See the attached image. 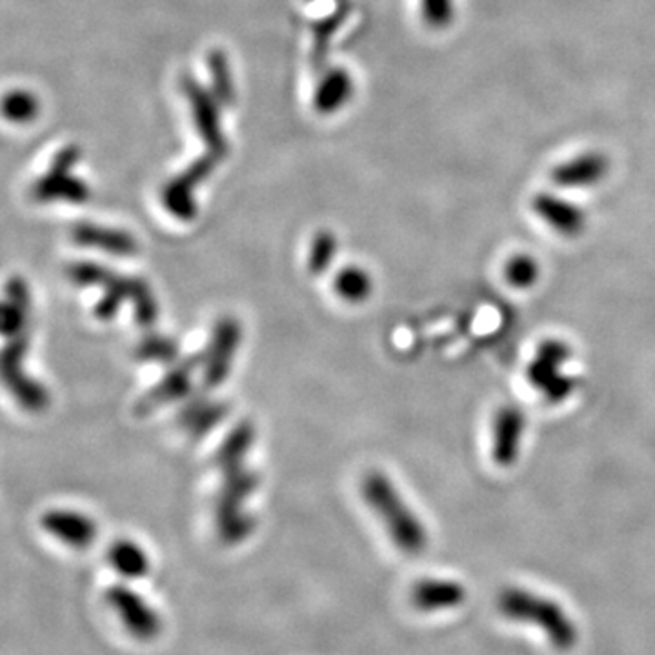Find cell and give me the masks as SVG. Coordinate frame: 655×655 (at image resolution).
I'll return each mask as SVG.
<instances>
[{
  "mask_svg": "<svg viewBox=\"0 0 655 655\" xmlns=\"http://www.w3.org/2000/svg\"><path fill=\"white\" fill-rule=\"evenodd\" d=\"M254 440L256 428L250 420H240L225 437L216 454V465L222 476L216 506V526L225 545H239L256 530V520L245 510L246 500L254 496L259 486L256 472L246 465Z\"/></svg>",
  "mask_w": 655,
  "mask_h": 655,
  "instance_id": "cell-1",
  "label": "cell"
},
{
  "mask_svg": "<svg viewBox=\"0 0 655 655\" xmlns=\"http://www.w3.org/2000/svg\"><path fill=\"white\" fill-rule=\"evenodd\" d=\"M68 277L79 286H100L105 294L96 306V316L100 320H111L119 314L126 300L133 305L136 320L142 328L156 325L159 317V305L146 280L139 277H125L110 268L79 260L68 268Z\"/></svg>",
  "mask_w": 655,
  "mask_h": 655,
  "instance_id": "cell-2",
  "label": "cell"
},
{
  "mask_svg": "<svg viewBox=\"0 0 655 655\" xmlns=\"http://www.w3.org/2000/svg\"><path fill=\"white\" fill-rule=\"evenodd\" d=\"M360 490L400 552H405L406 556H419L426 550L428 532L410 506L406 505L405 497L400 496L390 477L383 472H370L363 479Z\"/></svg>",
  "mask_w": 655,
  "mask_h": 655,
  "instance_id": "cell-3",
  "label": "cell"
},
{
  "mask_svg": "<svg viewBox=\"0 0 655 655\" xmlns=\"http://www.w3.org/2000/svg\"><path fill=\"white\" fill-rule=\"evenodd\" d=\"M497 605L508 619L537 625L557 651H570L577 643L576 625L556 601L523 588H506Z\"/></svg>",
  "mask_w": 655,
  "mask_h": 655,
  "instance_id": "cell-4",
  "label": "cell"
},
{
  "mask_svg": "<svg viewBox=\"0 0 655 655\" xmlns=\"http://www.w3.org/2000/svg\"><path fill=\"white\" fill-rule=\"evenodd\" d=\"M570 359L572 348L566 343L559 339L543 340L526 370L530 385L552 405H559L576 390V379L563 371Z\"/></svg>",
  "mask_w": 655,
  "mask_h": 655,
  "instance_id": "cell-5",
  "label": "cell"
},
{
  "mask_svg": "<svg viewBox=\"0 0 655 655\" xmlns=\"http://www.w3.org/2000/svg\"><path fill=\"white\" fill-rule=\"evenodd\" d=\"M28 346H30V336L20 334V336L10 337V343L6 345L2 351V379L6 386L10 388L11 396L16 397L26 411L30 414H40L50 405V394L46 386L40 385L39 380L28 376L24 370V359L28 356Z\"/></svg>",
  "mask_w": 655,
  "mask_h": 655,
  "instance_id": "cell-6",
  "label": "cell"
},
{
  "mask_svg": "<svg viewBox=\"0 0 655 655\" xmlns=\"http://www.w3.org/2000/svg\"><path fill=\"white\" fill-rule=\"evenodd\" d=\"M79 146L68 145L53 157L50 170L37 180L31 193L40 202L64 200L71 205H82L90 199V186L79 177L71 176L73 166L79 162Z\"/></svg>",
  "mask_w": 655,
  "mask_h": 655,
  "instance_id": "cell-7",
  "label": "cell"
},
{
  "mask_svg": "<svg viewBox=\"0 0 655 655\" xmlns=\"http://www.w3.org/2000/svg\"><path fill=\"white\" fill-rule=\"evenodd\" d=\"M611 173V156L606 151L591 148L557 162L550 170V182L559 191L591 190L603 185Z\"/></svg>",
  "mask_w": 655,
  "mask_h": 655,
  "instance_id": "cell-8",
  "label": "cell"
},
{
  "mask_svg": "<svg viewBox=\"0 0 655 655\" xmlns=\"http://www.w3.org/2000/svg\"><path fill=\"white\" fill-rule=\"evenodd\" d=\"M106 601L131 637L142 643H150L160 636L162 619L159 612L140 596L139 592L130 586H111L106 592Z\"/></svg>",
  "mask_w": 655,
  "mask_h": 655,
  "instance_id": "cell-9",
  "label": "cell"
},
{
  "mask_svg": "<svg viewBox=\"0 0 655 655\" xmlns=\"http://www.w3.org/2000/svg\"><path fill=\"white\" fill-rule=\"evenodd\" d=\"M219 162L220 159L206 151L205 156L193 160L185 171H180L179 176L168 180L160 191V199L166 210L182 222L196 219L197 186L202 185L211 176V171L216 170Z\"/></svg>",
  "mask_w": 655,
  "mask_h": 655,
  "instance_id": "cell-10",
  "label": "cell"
},
{
  "mask_svg": "<svg viewBox=\"0 0 655 655\" xmlns=\"http://www.w3.org/2000/svg\"><path fill=\"white\" fill-rule=\"evenodd\" d=\"M240 339H242V330H240L239 320L234 317H222L217 320L216 328L211 331L210 343L202 354V363H200L202 385L208 390L219 388L230 376Z\"/></svg>",
  "mask_w": 655,
  "mask_h": 655,
  "instance_id": "cell-11",
  "label": "cell"
},
{
  "mask_svg": "<svg viewBox=\"0 0 655 655\" xmlns=\"http://www.w3.org/2000/svg\"><path fill=\"white\" fill-rule=\"evenodd\" d=\"M182 91L186 99L190 102L193 125L200 139L205 140L208 153L225 159L228 153V142H226L222 126H220V102L210 91H206L193 77H182Z\"/></svg>",
  "mask_w": 655,
  "mask_h": 655,
  "instance_id": "cell-12",
  "label": "cell"
},
{
  "mask_svg": "<svg viewBox=\"0 0 655 655\" xmlns=\"http://www.w3.org/2000/svg\"><path fill=\"white\" fill-rule=\"evenodd\" d=\"M530 208L534 216L545 222L557 236L577 239L588 226V214L577 202L559 193V190L537 191L532 197Z\"/></svg>",
  "mask_w": 655,
  "mask_h": 655,
  "instance_id": "cell-13",
  "label": "cell"
},
{
  "mask_svg": "<svg viewBox=\"0 0 655 655\" xmlns=\"http://www.w3.org/2000/svg\"><path fill=\"white\" fill-rule=\"evenodd\" d=\"M200 363H202V356L186 357V359L173 363L170 370L166 371V376L137 400V414L150 416L162 406L190 396L191 383H193L197 368H200Z\"/></svg>",
  "mask_w": 655,
  "mask_h": 655,
  "instance_id": "cell-14",
  "label": "cell"
},
{
  "mask_svg": "<svg viewBox=\"0 0 655 655\" xmlns=\"http://www.w3.org/2000/svg\"><path fill=\"white\" fill-rule=\"evenodd\" d=\"M526 416L519 406H500L492 423V459L500 468H510L519 459Z\"/></svg>",
  "mask_w": 655,
  "mask_h": 655,
  "instance_id": "cell-15",
  "label": "cell"
},
{
  "mask_svg": "<svg viewBox=\"0 0 655 655\" xmlns=\"http://www.w3.org/2000/svg\"><path fill=\"white\" fill-rule=\"evenodd\" d=\"M40 526L50 536L71 548H88L97 539L96 520L73 510H50L40 517Z\"/></svg>",
  "mask_w": 655,
  "mask_h": 655,
  "instance_id": "cell-16",
  "label": "cell"
},
{
  "mask_svg": "<svg viewBox=\"0 0 655 655\" xmlns=\"http://www.w3.org/2000/svg\"><path fill=\"white\" fill-rule=\"evenodd\" d=\"M71 239L76 245L91 250L105 251L108 256L131 257L139 251L136 237L125 230H117L110 226L80 222L71 230Z\"/></svg>",
  "mask_w": 655,
  "mask_h": 655,
  "instance_id": "cell-17",
  "label": "cell"
},
{
  "mask_svg": "<svg viewBox=\"0 0 655 655\" xmlns=\"http://www.w3.org/2000/svg\"><path fill=\"white\" fill-rule=\"evenodd\" d=\"M228 416V405L208 396L191 397L179 411V425L191 439H202Z\"/></svg>",
  "mask_w": 655,
  "mask_h": 655,
  "instance_id": "cell-18",
  "label": "cell"
},
{
  "mask_svg": "<svg viewBox=\"0 0 655 655\" xmlns=\"http://www.w3.org/2000/svg\"><path fill=\"white\" fill-rule=\"evenodd\" d=\"M356 91V82L345 68H330L320 73L319 85L314 93V108L320 116H331L343 110Z\"/></svg>",
  "mask_w": 655,
  "mask_h": 655,
  "instance_id": "cell-19",
  "label": "cell"
},
{
  "mask_svg": "<svg viewBox=\"0 0 655 655\" xmlns=\"http://www.w3.org/2000/svg\"><path fill=\"white\" fill-rule=\"evenodd\" d=\"M465 586L450 579H423L411 588V603L420 612L448 611L465 601Z\"/></svg>",
  "mask_w": 655,
  "mask_h": 655,
  "instance_id": "cell-20",
  "label": "cell"
},
{
  "mask_svg": "<svg viewBox=\"0 0 655 655\" xmlns=\"http://www.w3.org/2000/svg\"><path fill=\"white\" fill-rule=\"evenodd\" d=\"M31 296L28 285L20 277H13L6 288V300L2 306V334L10 337L24 334L30 317Z\"/></svg>",
  "mask_w": 655,
  "mask_h": 655,
  "instance_id": "cell-21",
  "label": "cell"
},
{
  "mask_svg": "<svg viewBox=\"0 0 655 655\" xmlns=\"http://www.w3.org/2000/svg\"><path fill=\"white\" fill-rule=\"evenodd\" d=\"M108 559L113 570L125 579H142L150 574V557L136 540L120 539L110 546Z\"/></svg>",
  "mask_w": 655,
  "mask_h": 655,
  "instance_id": "cell-22",
  "label": "cell"
},
{
  "mask_svg": "<svg viewBox=\"0 0 655 655\" xmlns=\"http://www.w3.org/2000/svg\"><path fill=\"white\" fill-rule=\"evenodd\" d=\"M337 296L345 299L346 302H363L368 299L374 291V280L370 274L360 268V266H346L337 274L334 280Z\"/></svg>",
  "mask_w": 655,
  "mask_h": 655,
  "instance_id": "cell-23",
  "label": "cell"
},
{
  "mask_svg": "<svg viewBox=\"0 0 655 655\" xmlns=\"http://www.w3.org/2000/svg\"><path fill=\"white\" fill-rule=\"evenodd\" d=\"M208 68H210L214 96L217 97L220 106L230 108L236 102V88H234L230 66H228V59H226L225 53L220 50L210 51V56H208Z\"/></svg>",
  "mask_w": 655,
  "mask_h": 655,
  "instance_id": "cell-24",
  "label": "cell"
},
{
  "mask_svg": "<svg viewBox=\"0 0 655 655\" xmlns=\"http://www.w3.org/2000/svg\"><path fill=\"white\" fill-rule=\"evenodd\" d=\"M346 16H348V4H340L330 17L317 22L316 30H314V48H311V64L317 70L325 64L331 37L336 33L337 28L345 22Z\"/></svg>",
  "mask_w": 655,
  "mask_h": 655,
  "instance_id": "cell-25",
  "label": "cell"
},
{
  "mask_svg": "<svg viewBox=\"0 0 655 655\" xmlns=\"http://www.w3.org/2000/svg\"><path fill=\"white\" fill-rule=\"evenodd\" d=\"M136 356L139 360L146 363H162V365H173L179 357V346L176 340L168 336L151 334L140 340L136 348Z\"/></svg>",
  "mask_w": 655,
  "mask_h": 655,
  "instance_id": "cell-26",
  "label": "cell"
},
{
  "mask_svg": "<svg viewBox=\"0 0 655 655\" xmlns=\"http://www.w3.org/2000/svg\"><path fill=\"white\" fill-rule=\"evenodd\" d=\"M419 16L430 30H448L459 16L457 0H419Z\"/></svg>",
  "mask_w": 655,
  "mask_h": 655,
  "instance_id": "cell-27",
  "label": "cell"
},
{
  "mask_svg": "<svg viewBox=\"0 0 655 655\" xmlns=\"http://www.w3.org/2000/svg\"><path fill=\"white\" fill-rule=\"evenodd\" d=\"M540 266L530 254H517L510 257L505 266V277L514 288L526 290L539 280Z\"/></svg>",
  "mask_w": 655,
  "mask_h": 655,
  "instance_id": "cell-28",
  "label": "cell"
},
{
  "mask_svg": "<svg viewBox=\"0 0 655 655\" xmlns=\"http://www.w3.org/2000/svg\"><path fill=\"white\" fill-rule=\"evenodd\" d=\"M39 110V100L31 91L13 90L4 97L6 119L16 125H28L36 119Z\"/></svg>",
  "mask_w": 655,
  "mask_h": 655,
  "instance_id": "cell-29",
  "label": "cell"
},
{
  "mask_svg": "<svg viewBox=\"0 0 655 655\" xmlns=\"http://www.w3.org/2000/svg\"><path fill=\"white\" fill-rule=\"evenodd\" d=\"M337 256V237L330 230L317 231L314 237L310 250V266L311 274H325L331 266V260Z\"/></svg>",
  "mask_w": 655,
  "mask_h": 655,
  "instance_id": "cell-30",
  "label": "cell"
}]
</instances>
